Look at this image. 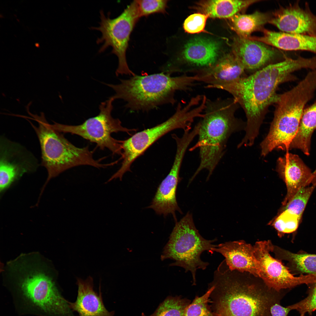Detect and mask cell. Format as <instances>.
<instances>
[{
    "mask_svg": "<svg viewBox=\"0 0 316 316\" xmlns=\"http://www.w3.org/2000/svg\"><path fill=\"white\" fill-rule=\"evenodd\" d=\"M308 62L301 56L270 64L247 77L240 78L216 89L230 94L241 106L247 118L244 142L253 145L259 133L260 127L271 105L275 104L279 96L277 89L281 84L295 81L293 74L296 71L307 69Z\"/></svg>",
    "mask_w": 316,
    "mask_h": 316,
    "instance_id": "6da1fadb",
    "label": "cell"
},
{
    "mask_svg": "<svg viewBox=\"0 0 316 316\" xmlns=\"http://www.w3.org/2000/svg\"><path fill=\"white\" fill-rule=\"evenodd\" d=\"M231 271L221 262L209 286L214 287L209 297L217 316H272L271 307L280 303L284 296L268 287L263 281Z\"/></svg>",
    "mask_w": 316,
    "mask_h": 316,
    "instance_id": "7a4b0ae2",
    "label": "cell"
},
{
    "mask_svg": "<svg viewBox=\"0 0 316 316\" xmlns=\"http://www.w3.org/2000/svg\"><path fill=\"white\" fill-rule=\"evenodd\" d=\"M239 106L233 98H207L203 116L197 123L198 139L196 146L199 149L200 163L191 181L205 169L208 171V180L224 155L230 136L245 129L246 124L235 116Z\"/></svg>",
    "mask_w": 316,
    "mask_h": 316,
    "instance_id": "3957f363",
    "label": "cell"
},
{
    "mask_svg": "<svg viewBox=\"0 0 316 316\" xmlns=\"http://www.w3.org/2000/svg\"><path fill=\"white\" fill-rule=\"evenodd\" d=\"M119 84H107L115 92V99H121L125 107L132 111H148L166 104L174 105L177 91L191 90L197 82L195 76L182 74L177 76L164 73L145 75H135L120 79Z\"/></svg>",
    "mask_w": 316,
    "mask_h": 316,
    "instance_id": "277c9868",
    "label": "cell"
},
{
    "mask_svg": "<svg viewBox=\"0 0 316 316\" xmlns=\"http://www.w3.org/2000/svg\"><path fill=\"white\" fill-rule=\"evenodd\" d=\"M38 126L31 125L39 139L41 151V164L47 169L48 177L41 191L50 180L72 168L89 165L100 168L109 166L95 159L87 146L78 147L53 128L46 120L44 115L34 116Z\"/></svg>",
    "mask_w": 316,
    "mask_h": 316,
    "instance_id": "5b68a950",
    "label": "cell"
},
{
    "mask_svg": "<svg viewBox=\"0 0 316 316\" xmlns=\"http://www.w3.org/2000/svg\"><path fill=\"white\" fill-rule=\"evenodd\" d=\"M314 95L310 87L300 83L279 94L269 132L260 144L263 153L268 154L274 150L288 152L298 131L305 107Z\"/></svg>",
    "mask_w": 316,
    "mask_h": 316,
    "instance_id": "8992f818",
    "label": "cell"
},
{
    "mask_svg": "<svg viewBox=\"0 0 316 316\" xmlns=\"http://www.w3.org/2000/svg\"><path fill=\"white\" fill-rule=\"evenodd\" d=\"M216 239L207 240L199 233L189 212L179 221L176 222L164 246L161 255V260L170 259L175 260L170 266L183 268L186 272H191L193 285L196 283V274L198 269L204 270L209 264L200 258L202 253L207 251L213 253L212 249L217 246L212 243Z\"/></svg>",
    "mask_w": 316,
    "mask_h": 316,
    "instance_id": "52a82bcc",
    "label": "cell"
},
{
    "mask_svg": "<svg viewBox=\"0 0 316 316\" xmlns=\"http://www.w3.org/2000/svg\"><path fill=\"white\" fill-rule=\"evenodd\" d=\"M195 106V102L192 100L184 106L179 103L174 113L166 121L122 141L123 161L121 167L115 173L116 176L122 178L126 172L130 171V166L134 161L164 135L177 129H182L184 131L190 130L195 119L202 116L201 109Z\"/></svg>",
    "mask_w": 316,
    "mask_h": 316,
    "instance_id": "ba28073f",
    "label": "cell"
},
{
    "mask_svg": "<svg viewBox=\"0 0 316 316\" xmlns=\"http://www.w3.org/2000/svg\"><path fill=\"white\" fill-rule=\"evenodd\" d=\"M100 14L99 26L91 28L101 33V36L96 41L97 44H102L99 52H102L109 47H111V53L115 55L118 59L116 75H135L128 66L126 52L130 35L140 18L137 0L133 1L115 18H111L109 13L105 16L102 10Z\"/></svg>",
    "mask_w": 316,
    "mask_h": 316,
    "instance_id": "9c48e42d",
    "label": "cell"
},
{
    "mask_svg": "<svg viewBox=\"0 0 316 316\" xmlns=\"http://www.w3.org/2000/svg\"><path fill=\"white\" fill-rule=\"evenodd\" d=\"M114 100L111 96L101 102L99 107V114L87 119L81 124L67 125L54 122L51 126L59 132L76 135L95 143L102 150L107 148L113 154L122 155V141L113 138L111 134L122 132L130 134L131 132L135 131L136 129L123 127L120 120L112 117V103Z\"/></svg>",
    "mask_w": 316,
    "mask_h": 316,
    "instance_id": "30bf717a",
    "label": "cell"
},
{
    "mask_svg": "<svg viewBox=\"0 0 316 316\" xmlns=\"http://www.w3.org/2000/svg\"><path fill=\"white\" fill-rule=\"evenodd\" d=\"M20 279L19 288L25 298L43 311L56 316H74L68 301L61 295L52 279L32 269Z\"/></svg>",
    "mask_w": 316,
    "mask_h": 316,
    "instance_id": "8fae6325",
    "label": "cell"
},
{
    "mask_svg": "<svg viewBox=\"0 0 316 316\" xmlns=\"http://www.w3.org/2000/svg\"><path fill=\"white\" fill-rule=\"evenodd\" d=\"M274 245L269 240L256 242L253 246L255 257L260 266V278L269 288L281 291L298 285H309L316 282V275H301L296 277L281 260L274 258L270 254Z\"/></svg>",
    "mask_w": 316,
    "mask_h": 316,
    "instance_id": "7c38bea8",
    "label": "cell"
},
{
    "mask_svg": "<svg viewBox=\"0 0 316 316\" xmlns=\"http://www.w3.org/2000/svg\"><path fill=\"white\" fill-rule=\"evenodd\" d=\"M0 192H4L25 173L36 169L33 155L18 143L3 137L0 143Z\"/></svg>",
    "mask_w": 316,
    "mask_h": 316,
    "instance_id": "4fadbf2b",
    "label": "cell"
},
{
    "mask_svg": "<svg viewBox=\"0 0 316 316\" xmlns=\"http://www.w3.org/2000/svg\"><path fill=\"white\" fill-rule=\"evenodd\" d=\"M299 1L283 8L269 22L282 32L316 36V14L307 2L301 7Z\"/></svg>",
    "mask_w": 316,
    "mask_h": 316,
    "instance_id": "5bb4252c",
    "label": "cell"
},
{
    "mask_svg": "<svg viewBox=\"0 0 316 316\" xmlns=\"http://www.w3.org/2000/svg\"><path fill=\"white\" fill-rule=\"evenodd\" d=\"M186 152L183 147L177 148L171 170L159 186L151 204L148 207L159 214L166 216L171 214L175 220L176 212L182 213L177 202L176 193L178 184L180 180L179 172Z\"/></svg>",
    "mask_w": 316,
    "mask_h": 316,
    "instance_id": "9a60e30c",
    "label": "cell"
},
{
    "mask_svg": "<svg viewBox=\"0 0 316 316\" xmlns=\"http://www.w3.org/2000/svg\"><path fill=\"white\" fill-rule=\"evenodd\" d=\"M212 251L221 254L229 269L246 272L260 278V270L256 258L254 246L244 241L226 242L217 245Z\"/></svg>",
    "mask_w": 316,
    "mask_h": 316,
    "instance_id": "2e32d148",
    "label": "cell"
},
{
    "mask_svg": "<svg viewBox=\"0 0 316 316\" xmlns=\"http://www.w3.org/2000/svg\"><path fill=\"white\" fill-rule=\"evenodd\" d=\"M276 164L277 171L287 188L284 206L300 189L311 183L312 172L298 155L288 152L278 158Z\"/></svg>",
    "mask_w": 316,
    "mask_h": 316,
    "instance_id": "e0dca14e",
    "label": "cell"
},
{
    "mask_svg": "<svg viewBox=\"0 0 316 316\" xmlns=\"http://www.w3.org/2000/svg\"><path fill=\"white\" fill-rule=\"evenodd\" d=\"M265 44L238 36L234 40L233 53L245 70L256 71L266 66L276 55L274 49Z\"/></svg>",
    "mask_w": 316,
    "mask_h": 316,
    "instance_id": "ac0fdd59",
    "label": "cell"
},
{
    "mask_svg": "<svg viewBox=\"0 0 316 316\" xmlns=\"http://www.w3.org/2000/svg\"><path fill=\"white\" fill-rule=\"evenodd\" d=\"M245 70L233 53L218 59L211 67L194 75L197 82L207 84L206 88H215L242 77Z\"/></svg>",
    "mask_w": 316,
    "mask_h": 316,
    "instance_id": "d6986e66",
    "label": "cell"
},
{
    "mask_svg": "<svg viewBox=\"0 0 316 316\" xmlns=\"http://www.w3.org/2000/svg\"><path fill=\"white\" fill-rule=\"evenodd\" d=\"M78 295L76 300L68 301L69 307L73 311H76L79 316H114V311L109 312L104 304L99 286V294L94 289L92 277L88 276L85 280L77 279Z\"/></svg>",
    "mask_w": 316,
    "mask_h": 316,
    "instance_id": "ffe728a7",
    "label": "cell"
},
{
    "mask_svg": "<svg viewBox=\"0 0 316 316\" xmlns=\"http://www.w3.org/2000/svg\"><path fill=\"white\" fill-rule=\"evenodd\" d=\"M261 40L281 49L307 51L316 54V36L265 30Z\"/></svg>",
    "mask_w": 316,
    "mask_h": 316,
    "instance_id": "44dd1931",
    "label": "cell"
},
{
    "mask_svg": "<svg viewBox=\"0 0 316 316\" xmlns=\"http://www.w3.org/2000/svg\"><path fill=\"white\" fill-rule=\"evenodd\" d=\"M257 0H214L201 1L197 3L195 9L209 17L231 18Z\"/></svg>",
    "mask_w": 316,
    "mask_h": 316,
    "instance_id": "7402d4cb",
    "label": "cell"
},
{
    "mask_svg": "<svg viewBox=\"0 0 316 316\" xmlns=\"http://www.w3.org/2000/svg\"><path fill=\"white\" fill-rule=\"evenodd\" d=\"M316 128V101L305 109L297 133L293 140L289 150H300L307 156L310 154L311 138Z\"/></svg>",
    "mask_w": 316,
    "mask_h": 316,
    "instance_id": "603a6c76",
    "label": "cell"
},
{
    "mask_svg": "<svg viewBox=\"0 0 316 316\" xmlns=\"http://www.w3.org/2000/svg\"><path fill=\"white\" fill-rule=\"evenodd\" d=\"M272 252L277 259L287 261L291 271L296 273L316 275V254L295 253L274 245Z\"/></svg>",
    "mask_w": 316,
    "mask_h": 316,
    "instance_id": "cb8c5ba5",
    "label": "cell"
},
{
    "mask_svg": "<svg viewBox=\"0 0 316 316\" xmlns=\"http://www.w3.org/2000/svg\"><path fill=\"white\" fill-rule=\"evenodd\" d=\"M232 28L238 36L250 37L254 32L261 28L269 20L267 14L259 11L249 14L237 13L231 18Z\"/></svg>",
    "mask_w": 316,
    "mask_h": 316,
    "instance_id": "d4e9b609",
    "label": "cell"
},
{
    "mask_svg": "<svg viewBox=\"0 0 316 316\" xmlns=\"http://www.w3.org/2000/svg\"><path fill=\"white\" fill-rule=\"evenodd\" d=\"M189 301L180 296L167 297L161 303L152 314L147 315L143 312L141 316H185Z\"/></svg>",
    "mask_w": 316,
    "mask_h": 316,
    "instance_id": "484cf974",
    "label": "cell"
},
{
    "mask_svg": "<svg viewBox=\"0 0 316 316\" xmlns=\"http://www.w3.org/2000/svg\"><path fill=\"white\" fill-rule=\"evenodd\" d=\"M316 186L312 185L300 189L285 205L283 210H287L301 218L309 199Z\"/></svg>",
    "mask_w": 316,
    "mask_h": 316,
    "instance_id": "4316f807",
    "label": "cell"
},
{
    "mask_svg": "<svg viewBox=\"0 0 316 316\" xmlns=\"http://www.w3.org/2000/svg\"><path fill=\"white\" fill-rule=\"evenodd\" d=\"M214 287L209 286L207 292L201 296H196L187 307L185 316H217L212 310L209 297Z\"/></svg>",
    "mask_w": 316,
    "mask_h": 316,
    "instance_id": "83f0119b",
    "label": "cell"
},
{
    "mask_svg": "<svg viewBox=\"0 0 316 316\" xmlns=\"http://www.w3.org/2000/svg\"><path fill=\"white\" fill-rule=\"evenodd\" d=\"M301 218L284 210L276 218L272 225L277 231L279 236L281 237L285 233L295 231L298 226Z\"/></svg>",
    "mask_w": 316,
    "mask_h": 316,
    "instance_id": "f1b7e54d",
    "label": "cell"
},
{
    "mask_svg": "<svg viewBox=\"0 0 316 316\" xmlns=\"http://www.w3.org/2000/svg\"><path fill=\"white\" fill-rule=\"evenodd\" d=\"M308 296L303 299L294 304L288 305L291 310H296L300 316L311 315L316 311V282L308 285Z\"/></svg>",
    "mask_w": 316,
    "mask_h": 316,
    "instance_id": "f546056e",
    "label": "cell"
},
{
    "mask_svg": "<svg viewBox=\"0 0 316 316\" xmlns=\"http://www.w3.org/2000/svg\"><path fill=\"white\" fill-rule=\"evenodd\" d=\"M137 1L140 17L156 13H166L168 0H137Z\"/></svg>",
    "mask_w": 316,
    "mask_h": 316,
    "instance_id": "4dcf8cb0",
    "label": "cell"
},
{
    "mask_svg": "<svg viewBox=\"0 0 316 316\" xmlns=\"http://www.w3.org/2000/svg\"><path fill=\"white\" fill-rule=\"evenodd\" d=\"M209 16L201 13L188 16L185 20L183 28L186 32L190 34L200 33L205 31L206 22Z\"/></svg>",
    "mask_w": 316,
    "mask_h": 316,
    "instance_id": "1f68e13d",
    "label": "cell"
},
{
    "mask_svg": "<svg viewBox=\"0 0 316 316\" xmlns=\"http://www.w3.org/2000/svg\"><path fill=\"white\" fill-rule=\"evenodd\" d=\"M291 309L288 306L284 307L276 303L273 305L270 308L272 316H287Z\"/></svg>",
    "mask_w": 316,
    "mask_h": 316,
    "instance_id": "d6a6232c",
    "label": "cell"
},
{
    "mask_svg": "<svg viewBox=\"0 0 316 316\" xmlns=\"http://www.w3.org/2000/svg\"><path fill=\"white\" fill-rule=\"evenodd\" d=\"M311 184L312 185L316 186V168L315 171L312 172V180Z\"/></svg>",
    "mask_w": 316,
    "mask_h": 316,
    "instance_id": "836d02e7",
    "label": "cell"
}]
</instances>
